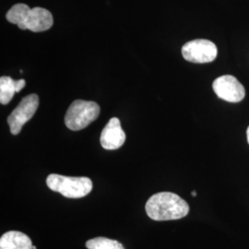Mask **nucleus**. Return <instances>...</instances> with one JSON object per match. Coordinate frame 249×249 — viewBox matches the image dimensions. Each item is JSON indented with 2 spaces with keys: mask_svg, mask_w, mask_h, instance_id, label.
<instances>
[{
  "mask_svg": "<svg viewBox=\"0 0 249 249\" xmlns=\"http://www.w3.org/2000/svg\"><path fill=\"white\" fill-rule=\"evenodd\" d=\"M146 213L153 221H172L186 217L189 206L182 197L172 192H160L151 196L145 206Z\"/></svg>",
  "mask_w": 249,
  "mask_h": 249,
  "instance_id": "1",
  "label": "nucleus"
},
{
  "mask_svg": "<svg viewBox=\"0 0 249 249\" xmlns=\"http://www.w3.org/2000/svg\"><path fill=\"white\" fill-rule=\"evenodd\" d=\"M46 185L52 191L68 198H80L92 190V181L88 178H72L51 174L46 178Z\"/></svg>",
  "mask_w": 249,
  "mask_h": 249,
  "instance_id": "2",
  "label": "nucleus"
},
{
  "mask_svg": "<svg viewBox=\"0 0 249 249\" xmlns=\"http://www.w3.org/2000/svg\"><path fill=\"white\" fill-rule=\"evenodd\" d=\"M100 111V107L94 102L76 100L67 111L65 124L71 130L79 131L96 120Z\"/></svg>",
  "mask_w": 249,
  "mask_h": 249,
  "instance_id": "3",
  "label": "nucleus"
},
{
  "mask_svg": "<svg viewBox=\"0 0 249 249\" xmlns=\"http://www.w3.org/2000/svg\"><path fill=\"white\" fill-rule=\"evenodd\" d=\"M39 107V97L36 93L30 94L21 100L13 112L8 117V124L10 132L18 135L27 122L35 116Z\"/></svg>",
  "mask_w": 249,
  "mask_h": 249,
  "instance_id": "4",
  "label": "nucleus"
},
{
  "mask_svg": "<svg viewBox=\"0 0 249 249\" xmlns=\"http://www.w3.org/2000/svg\"><path fill=\"white\" fill-rule=\"evenodd\" d=\"M217 46L205 39H196L187 43L182 47L183 57L189 62L204 64L213 62L217 57Z\"/></svg>",
  "mask_w": 249,
  "mask_h": 249,
  "instance_id": "5",
  "label": "nucleus"
},
{
  "mask_svg": "<svg viewBox=\"0 0 249 249\" xmlns=\"http://www.w3.org/2000/svg\"><path fill=\"white\" fill-rule=\"evenodd\" d=\"M214 92L219 98L229 103H238L245 98L246 90L244 86L235 77L223 75L214 80Z\"/></svg>",
  "mask_w": 249,
  "mask_h": 249,
  "instance_id": "6",
  "label": "nucleus"
},
{
  "mask_svg": "<svg viewBox=\"0 0 249 249\" xmlns=\"http://www.w3.org/2000/svg\"><path fill=\"white\" fill-rule=\"evenodd\" d=\"M53 19L51 12L43 8L31 9L24 21L18 26L21 30H30L34 33H41L53 26Z\"/></svg>",
  "mask_w": 249,
  "mask_h": 249,
  "instance_id": "7",
  "label": "nucleus"
},
{
  "mask_svg": "<svg viewBox=\"0 0 249 249\" xmlns=\"http://www.w3.org/2000/svg\"><path fill=\"white\" fill-rule=\"evenodd\" d=\"M101 144L106 150H117L123 146L125 141L124 134L118 118L113 117L109 120L101 134Z\"/></svg>",
  "mask_w": 249,
  "mask_h": 249,
  "instance_id": "8",
  "label": "nucleus"
},
{
  "mask_svg": "<svg viewBox=\"0 0 249 249\" xmlns=\"http://www.w3.org/2000/svg\"><path fill=\"white\" fill-rule=\"evenodd\" d=\"M31 238L23 232L10 231L0 238V249H32Z\"/></svg>",
  "mask_w": 249,
  "mask_h": 249,
  "instance_id": "9",
  "label": "nucleus"
},
{
  "mask_svg": "<svg viewBox=\"0 0 249 249\" xmlns=\"http://www.w3.org/2000/svg\"><path fill=\"white\" fill-rule=\"evenodd\" d=\"M30 10H31L30 7L26 4L18 3V4L14 5L11 9H9L6 15V18L9 22H11L13 24H17L18 26H19L26 18Z\"/></svg>",
  "mask_w": 249,
  "mask_h": 249,
  "instance_id": "10",
  "label": "nucleus"
},
{
  "mask_svg": "<svg viewBox=\"0 0 249 249\" xmlns=\"http://www.w3.org/2000/svg\"><path fill=\"white\" fill-rule=\"evenodd\" d=\"M16 92L15 80L10 77L0 78V103L2 105H8L11 99L13 98Z\"/></svg>",
  "mask_w": 249,
  "mask_h": 249,
  "instance_id": "11",
  "label": "nucleus"
},
{
  "mask_svg": "<svg viewBox=\"0 0 249 249\" xmlns=\"http://www.w3.org/2000/svg\"><path fill=\"white\" fill-rule=\"evenodd\" d=\"M86 248L88 249H124L123 245L118 241L106 237H96L87 241Z\"/></svg>",
  "mask_w": 249,
  "mask_h": 249,
  "instance_id": "12",
  "label": "nucleus"
},
{
  "mask_svg": "<svg viewBox=\"0 0 249 249\" xmlns=\"http://www.w3.org/2000/svg\"><path fill=\"white\" fill-rule=\"evenodd\" d=\"M26 85V81L23 79L15 80V87H16V92H19L21 89H23Z\"/></svg>",
  "mask_w": 249,
  "mask_h": 249,
  "instance_id": "13",
  "label": "nucleus"
},
{
  "mask_svg": "<svg viewBox=\"0 0 249 249\" xmlns=\"http://www.w3.org/2000/svg\"><path fill=\"white\" fill-rule=\"evenodd\" d=\"M247 136H248V142L249 144V126L248 127V130H247Z\"/></svg>",
  "mask_w": 249,
  "mask_h": 249,
  "instance_id": "14",
  "label": "nucleus"
},
{
  "mask_svg": "<svg viewBox=\"0 0 249 249\" xmlns=\"http://www.w3.org/2000/svg\"><path fill=\"white\" fill-rule=\"evenodd\" d=\"M191 194H192V196H196V192H195V191H193V192H192V193H191Z\"/></svg>",
  "mask_w": 249,
  "mask_h": 249,
  "instance_id": "15",
  "label": "nucleus"
},
{
  "mask_svg": "<svg viewBox=\"0 0 249 249\" xmlns=\"http://www.w3.org/2000/svg\"><path fill=\"white\" fill-rule=\"evenodd\" d=\"M32 249H36V247H35V246H33V248H32Z\"/></svg>",
  "mask_w": 249,
  "mask_h": 249,
  "instance_id": "16",
  "label": "nucleus"
}]
</instances>
